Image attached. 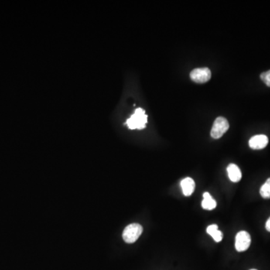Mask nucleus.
Listing matches in <instances>:
<instances>
[{
  "mask_svg": "<svg viewBox=\"0 0 270 270\" xmlns=\"http://www.w3.org/2000/svg\"><path fill=\"white\" fill-rule=\"evenodd\" d=\"M147 123V116L145 110L138 108L134 114L127 120L126 124L130 129H143Z\"/></svg>",
  "mask_w": 270,
  "mask_h": 270,
  "instance_id": "1",
  "label": "nucleus"
},
{
  "mask_svg": "<svg viewBox=\"0 0 270 270\" xmlns=\"http://www.w3.org/2000/svg\"><path fill=\"white\" fill-rule=\"evenodd\" d=\"M143 232V227L141 224H129L124 229L123 233V238L125 243H134L138 240L140 236L141 235Z\"/></svg>",
  "mask_w": 270,
  "mask_h": 270,
  "instance_id": "2",
  "label": "nucleus"
},
{
  "mask_svg": "<svg viewBox=\"0 0 270 270\" xmlns=\"http://www.w3.org/2000/svg\"><path fill=\"white\" fill-rule=\"evenodd\" d=\"M230 125L227 119L219 117L215 120L211 130V136L214 139H219L228 130Z\"/></svg>",
  "mask_w": 270,
  "mask_h": 270,
  "instance_id": "3",
  "label": "nucleus"
},
{
  "mask_svg": "<svg viewBox=\"0 0 270 270\" xmlns=\"http://www.w3.org/2000/svg\"><path fill=\"white\" fill-rule=\"evenodd\" d=\"M191 79L195 83H204L211 78V71L208 68H198L191 72Z\"/></svg>",
  "mask_w": 270,
  "mask_h": 270,
  "instance_id": "4",
  "label": "nucleus"
},
{
  "mask_svg": "<svg viewBox=\"0 0 270 270\" xmlns=\"http://www.w3.org/2000/svg\"><path fill=\"white\" fill-rule=\"evenodd\" d=\"M251 236L246 231H240L236 236L235 248L237 251H246L251 245Z\"/></svg>",
  "mask_w": 270,
  "mask_h": 270,
  "instance_id": "5",
  "label": "nucleus"
},
{
  "mask_svg": "<svg viewBox=\"0 0 270 270\" xmlns=\"http://www.w3.org/2000/svg\"><path fill=\"white\" fill-rule=\"evenodd\" d=\"M269 143V139L264 134H258L252 137L250 139L249 147L252 149H262L267 147Z\"/></svg>",
  "mask_w": 270,
  "mask_h": 270,
  "instance_id": "6",
  "label": "nucleus"
},
{
  "mask_svg": "<svg viewBox=\"0 0 270 270\" xmlns=\"http://www.w3.org/2000/svg\"><path fill=\"white\" fill-rule=\"evenodd\" d=\"M182 193L185 196H190L195 192V182L194 179L190 177H186L182 179L180 182Z\"/></svg>",
  "mask_w": 270,
  "mask_h": 270,
  "instance_id": "7",
  "label": "nucleus"
},
{
  "mask_svg": "<svg viewBox=\"0 0 270 270\" xmlns=\"http://www.w3.org/2000/svg\"><path fill=\"white\" fill-rule=\"evenodd\" d=\"M229 179L234 182H238L242 179V172L235 164H230L227 168Z\"/></svg>",
  "mask_w": 270,
  "mask_h": 270,
  "instance_id": "8",
  "label": "nucleus"
},
{
  "mask_svg": "<svg viewBox=\"0 0 270 270\" xmlns=\"http://www.w3.org/2000/svg\"><path fill=\"white\" fill-rule=\"evenodd\" d=\"M203 200L202 201V207L206 210H213L217 206L216 200L212 197L211 195L208 192H205L203 195Z\"/></svg>",
  "mask_w": 270,
  "mask_h": 270,
  "instance_id": "9",
  "label": "nucleus"
},
{
  "mask_svg": "<svg viewBox=\"0 0 270 270\" xmlns=\"http://www.w3.org/2000/svg\"><path fill=\"white\" fill-rule=\"evenodd\" d=\"M206 232L208 234H210L213 240L216 242V243H219L221 241L223 238V234L221 231L219 230V227L217 224H212V225L209 226L206 229Z\"/></svg>",
  "mask_w": 270,
  "mask_h": 270,
  "instance_id": "10",
  "label": "nucleus"
},
{
  "mask_svg": "<svg viewBox=\"0 0 270 270\" xmlns=\"http://www.w3.org/2000/svg\"><path fill=\"white\" fill-rule=\"evenodd\" d=\"M260 194L261 197L264 199L270 198V178H269L265 183L263 185L262 187L260 189Z\"/></svg>",
  "mask_w": 270,
  "mask_h": 270,
  "instance_id": "11",
  "label": "nucleus"
},
{
  "mask_svg": "<svg viewBox=\"0 0 270 270\" xmlns=\"http://www.w3.org/2000/svg\"><path fill=\"white\" fill-rule=\"evenodd\" d=\"M261 79L267 86L270 87V70L261 74Z\"/></svg>",
  "mask_w": 270,
  "mask_h": 270,
  "instance_id": "12",
  "label": "nucleus"
},
{
  "mask_svg": "<svg viewBox=\"0 0 270 270\" xmlns=\"http://www.w3.org/2000/svg\"><path fill=\"white\" fill-rule=\"evenodd\" d=\"M266 229H267V231L270 232V218L266 223Z\"/></svg>",
  "mask_w": 270,
  "mask_h": 270,
  "instance_id": "13",
  "label": "nucleus"
},
{
  "mask_svg": "<svg viewBox=\"0 0 270 270\" xmlns=\"http://www.w3.org/2000/svg\"><path fill=\"white\" fill-rule=\"evenodd\" d=\"M255 270V269H252V270Z\"/></svg>",
  "mask_w": 270,
  "mask_h": 270,
  "instance_id": "14",
  "label": "nucleus"
}]
</instances>
